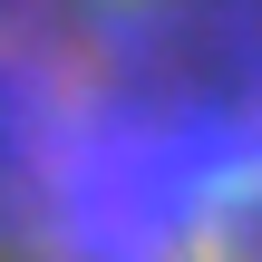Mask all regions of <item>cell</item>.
I'll return each mask as SVG.
<instances>
[{
  "label": "cell",
  "instance_id": "obj_1",
  "mask_svg": "<svg viewBox=\"0 0 262 262\" xmlns=\"http://www.w3.org/2000/svg\"><path fill=\"white\" fill-rule=\"evenodd\" d=\"M0 262H262V0H0Z\"/></svg>",
  "mask_w": 262,
  "mask_h": 262
}]
</instances>
